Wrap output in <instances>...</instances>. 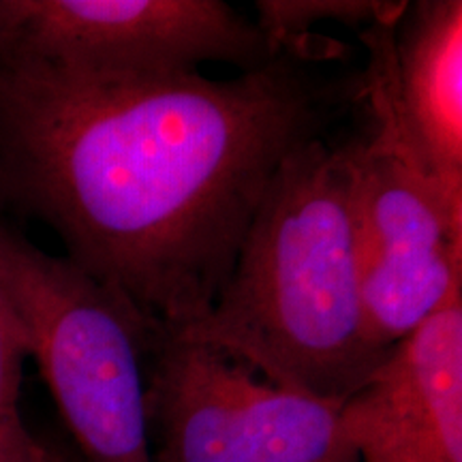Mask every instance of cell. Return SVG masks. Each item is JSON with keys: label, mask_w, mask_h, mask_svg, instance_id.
I'll use <instances>...</instances> for the list:
<instances>
[{"label": "cell", "mask_w": 462, "mask_h": 462, "mask_svg": "<svg viewBox=\"0 0 462 462\" xmlns=\"http://www.w3.org/2000/svg\"><path fill=\"white\" fill-rule=\"evenodd\" d=\"M360 99L362 75L287 54L229 79L0 67V204L182 330L215 304L279 167Z\"/></svg>", "instance_id": "cell-1"}, {"label": "cell", "mask_w": 462, "mask_h": 462, "mask_svg": "<svg viewBox=\"0 0 462 462\" xmlns=\"http://www.w3.org/2000/svg\"><path fill=\"white\" fill-rule=\"evenodd\" d=\"M171 332L334 404L371 377L388 351L364 317L345 146L321 137L289 154L212 309Z\"/></svg>", "instance_id": "cell-2"}, {"label": "cell", "mask_w": 462, "mask_h": 462, "mask_svg": "<svg viewBox=\"0 0 462 462\" xmlns=\"http://www.w3.org/2000/svg\"><path fill=\"white\" fill-rule=\"evenodd\" d=\"M0 279L82 462H152L148 357L159 323L0 217Z\"/></svg>", "instance_id": "cell-3"}, {"label": "cell", "mask_w": 462, "mask_h": 462, "mask_svg": "<svg viewBox=\"0 0 462 462\" xmlns=\"http://www.w3.org/2000/svg\"><path fill=\"white\" fill-rule=\"evenodd\" d=\"M394 26L357 32L371 135L345 143L364 317L381 351L418 330L462 291V201L435 180L404 126L394 75Z\"/></svg>", "instance_id": "cell-4"}, {"label": "cell", "mask_w": 462, "mask_h": 462, "mask_svg": "<svg viewBox=\"0 0 462 462\" xmlns=\"http://www.w3.org/2000/svg\"><path fill=\"white\" fill-rule=\"evenodd\" d=\"M338 407L259 379L217 346L163 326L152 334V462H357Z\"/></svg>", "instance_id": "cell-5"}, {"label": "cell", "mask_w": 462, "mask_h": 462, "mask_svg": "<svg viewBox=\"0 0 462 462\" xmlns=\"http://www.w3.org/2000/svg\"><path fill=\"white\" fill-rule=\"evenodd\" d=\"M274 56L221 0H0V67L157 78L206 62L255 71Z\"/></svg>", "instance_id": "cell-6"}, {"label": "cell", "mask_w": 462, "mask_h": 462, "mask_svg": "<svg viewBox=\"0 0 462 462\" xmlns=\"http://www.w3.org/2000/svg\"><path fill=\"white\" fill-rule=\"evenodd\" d=\"M357 462H462V291L338 407Z\"/></svg>", "instance_id": "cell-7"}, {"label": "cell", "mask_w": 462, "mask_h": 462, "mask_svg": "<svg viewBox=\"0 0 462 462\" xmlns=\"http://www.w3.org/2000/svg\"><path fill=\"white\" fill-rule=\"evenodd\" d=\"M401 114L435 180L462 201V3L415 0L394 26Z\"/></svg>", "instance_id": "cell-8"}, {"label": "cell", "mask_w": 462, "mask_h": 462, "mask_svg": "<svg viewBox=\"0 0 462 462\" xmlns=\"http://www.w3.org/2000/svg\"><path fill=\"white\" fill-rule=\"evenodd\" d=\"M407 3L390 0H259L255 26L274 56H293L304 62L337 58L340 42L310 34L319 22H338L356 32L374 24L396 22Z\"/></svg>", "instance_id": "cell-9"}, {"label": "cell", "mask_w": 462, "mask_h": 462, "mask_svg": "<svg viewBox=\"0 0 462 462\" xmlns=\"http://www.w3.org/2000/svg\"><path fill=\"white\" fill-rule=\"evenodd\" d=\"M5 206L0 204V217ZM28 360L20 317L0 279V462H32L42 441L26 429L20 411L22 377Z\"/></svg>", "instance_id": "cell-10"}, {"label": "cell", "mask_w": 462, "mask_h": 462, "mask_svg": "<svg viewBox=\"0 0 462 462\" xmlns=\"http://www.w3.org/2000/svg\"><path fill=\"white\" fill-rule=\"evenodd\" d=\"M32 462H75V460L54 452V449H50L48 446H43V443H42V446H39V452H37V456H34ZM79 462H82V460H79Z\"/></svg>", "instance_id": "cell-11"}]
</instances>
